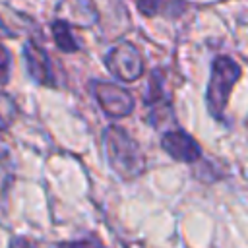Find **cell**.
<instances>
[{"label":"cell","mask_w":248,"mask_h":248,"mask_svg":"<svg viewBox=\"0 0 248 248\" xmlns=\"http://www.w3.org/2000/svg\"><path fill=\"white\" fill-rule=\"evenodd\" d=\"M12 248H33L31 244H27V242H23V240H17V242H14L12 244Z\"/></svg>","instance_id":"12"},{"label":"cell","mask_w":248,"mask_h":248,"mask_svg":"<svg viewBox=\"0 0 248 248\" xmlns=\"http://www.w3.org/2000/svg\"><path fill=\"white\" fill-rule=\"evenodd\" d=\"M93 95H95L97 103L101 105V108L112 118L128 116L134 110V97L130 95V91H126L124 87H120L116 83L95 81Z\"/></svg>","instance_id":"4"},{"label":"cell","mask_w":248,"mask_h":248,"mask_svg":"<svg viewBox=\"0 0 248 248\" xmlns=\"http://www.w3.org/2000/svg\"><path fill=\"white\" fill-rule=\"evenodd\" d=\"M16 114H17V107L14 99L6 93H0V132L6 130L16 120Z\"/></svg>","instance_id":"8"},{"label":"cell","mask_w":248,"mask_h":248,"mask_svg":"<svg viewBox=\"0 0 248 248\" xmlns=\"http://www.w3.org/2000/svg\"><path fill=\"white\" fill-rule=\"evenodd\" d=\"M64 248H105L103 244H99L97 240H78V242H70V244H66Z\"/></svg>","instance_id":"11"},{"label":"cell","mask_w":248,"mask_h":248,"mask_svg":"<svg viewBox=\"0 0 248 248\" xmlns=\"http://www.w3.org/2000/svg\"><path fill=\"white\" fill-rule=\"evenodd\" d=\"M50 31H52L54 43H56V46L60 50H64V52H76L79 48L78 46V41L72 35V29H70V25L66 21H54L52 27H50Z\"/></svg>","instance_id":"7"},{"label":"cell","mask_w":248,"mask_h":248,"mask_svg":"<svg viewBox=\"0 0 248 248\" xmlns=\"http://www.w3.org/2000/svg\"><path fill=\"white\" fill-rule=\"evenodd\" d=\"M136 4L140 8V12L145 16H155L161 8V0H136Z\"/></svg>","instance_id":"10"},{"label":"cell","mask_w":248,"mask_h":248,"mask_svg":"<svg viewBox=\"0 0 248 248\" xmlns=\"http://www.w3.org/2000/svg\"><path fill=\"white\" fill-rule=\"evenodd\" d=\"M10 62H12L10 52H8V48L0 43V85L8 81V76H10Z\"/></svg>","instance_id":"9"},{"label":"cell","mask_w":248,"mask_h":248,"mask_svg":"<svg viewBox=\"0 0 248 248\" xmlns=\"http://www.w3.org/2000/svg\"><path fill=\"white\" fill-rule=\"evenodd\" d=\"M238 78H240V66L232 58H229V56L215 58V62L211 66L209 85H207V107L213 116L221 118V114L227 107L231 89L238 81Z\"/></svg>","instance_id":"2"},{"label":"cell","mask_w":248,"mask_h":248,"mask_svg":"<svg viewBox=\"0 0 248 248\" xmlns=\"http://www.w3.org/2000/svg\"><path fill=\"white\" fill-rule=\"evenodd\" d=\"M161 145L172 159L182 161V163H192V161L200 159V155H202V149L196 143V140L182 130L167 132L161 140Z\"/></svg>","instance_id":"5"},{"label":"cell","mask_w":248,"mask_h":248,"mask_svg":"<svg viewBox=\"0 0 248 248\" xmlns=\"http://www.w3.org/2000/svg\"><path fill=\"white\" fill-rule=\"evenodd\" d=\"M105 147L110 169L122 178H134L145 169V157L140 145L118 126L105 132Z\"/></svg>","instance_id":"1"},{"label":"cell","mask_w":248,"mask_h":248,"mask_svg":"<svg viewBox=\"0 0 248 248\" xmlns=\"http://www.w3.org/2000/svg\"><path fill=\"white\" fill-rule=\"evenodd\" d=\"M23 58H25L29 76L37 83H41V85H52L54 83V76H52V70H50L48 56H46V52L35 41H27L25 43Z\"/></svg>","instance_id":"6"},{"label":"cell","mask_w":248,"mask_h":248,"mask_svg":"<svg viewBox=\"0 0 248 248\" xmlns=\"http://www.w3.org/2000/svg\"><path fill=\"white\" fill-rule=\"evenodd\" d=\"M107 68L114 78L122 81H136L143 74V56L136 45L122 41L108 50Z\"/></svg>","instance_id":"3"}]
</instances>
